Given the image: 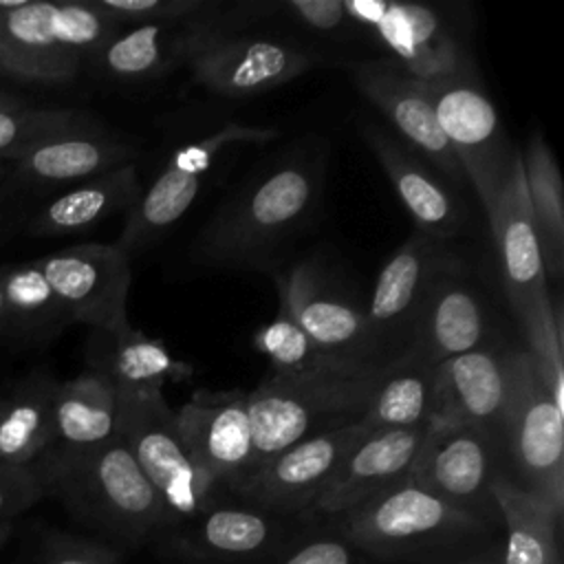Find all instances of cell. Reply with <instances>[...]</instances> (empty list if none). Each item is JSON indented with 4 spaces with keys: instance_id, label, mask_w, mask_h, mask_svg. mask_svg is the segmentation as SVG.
I'll return each instance as SVG.
<instances>
[{
    "instance_id": "1",
    "label": "cell",
    "mask_w": 564,
    "mask_h": 564,
    "mask_svg": "<svg viewBox=\"0 0 564 564\" xmlns=\"http://www.w3.org/2000/svg\"><path fill=\"white\" fill-rule=\"evenodd\" d=\"M324 156L293 150L227 196L192 242L196 264L264 269L275 249L317 209Z\"/></svg>"
},
{
    "instance_id": "2",
    "label": "cell",
    "mask_w": 564,
    "mask_h": 564,
    "mask_svg": "<svg viewBox=\"0 0 564 564\" xmlns=\"http://www.w3.org/2000/svg\"><path fill=\"white\" fill-rule=\"evenodd\" d=\"M33 467L44 498L101 533L134 542L174 522L119 434L84 452L51 447Z\"/></svg>"
},
{
    "instance_id": "3",
    "label": "cell",
    "mask_w": 564,
    "mask_h": 564,
    "mask_svg": "<svg viewBox=\"0 0 564 564\" xmlns=\"http://www.w3.org/2000/svg\"><path fill=\"white\" fill-rule=\"evenodd\" d=\"M496 242L502 289L553 401L564 410L560 311L551 304L544 262L531 220L522 154L516 150L505 183L485 209Z\"/></svg>"
},
{
    "instance_id": "4",
    "label": "cell",
    "mask_w": 564,
    "mask_h": 564,
    "mask_svg": "<svg viewBox=\"0 0 564 564\" xmlns=\"http://www.w3.org/2000/svg\"><path fill=\"white\" fill-rule=\"evenodd\" d=\"M381 372L383 366L348 359L306 372H269L249 392L251 471L308 436L357 423Z\"/></svg>"
},
{
    "instance_id": "5",
    "label": "cell",
    "mask_w": 564,
    "mask_h": 564,
    "mask_svg": "<svg viewBox=\"0 0 564 564\" xmlns=\"http://www.w3.org/2000/svg\"><path fill=\"white\" fill-rule=\"evenodd\" d=\"M119 31L93 0H24L0 20V77L62 86Z\"/></svg>"
},
{
    "instance_id": "6",
    "label": "cell",
    "mask_w": 564,
    "mask_h": 564,
    "mask_svg": "<svg viewBox=\"0 0 564 564\" xmlns=\"http://www.w3.org/2000/svg\"><path fill=\"white\" fill-rule=\"evenodd\" d=\"M516 487L564 511V410L553 401L527 348H513L511 392L498 430Z\"/></svg>"
},
{
    "instance_id": "7",
    "label": "cell",
    "mask_w": 564,
    "mask_h": 564,
    "mask_svg": "<svg viewBox=\"0 0 564 564\" xmlns=\"http://www.w3.org/2000/svg\"><path fill=\"white\" fill-rule=\"evenodd\" d=\"M137 145L101 123L48 139L9 163L0 178V240L22 229L29 214L57 192L134 163Z\"/></svg>"
},
{
    "instance_id": "8",
    "label": "cell",
    "mask_w": 564,
    "mask_h": 564,
    "mask_svg": "<svg viewBox=\"0 0 564 564\" xmlns=\"http://www.w3.org/2000/svg\"><path fill=\"white\" fill-rule=\"evenodd\" d=\"M275 137V128L227 121L178 145L152 178V183L141 189L115 245L128 258L152 247L187 214L203 187V181L227 148L245 143H269Z\"/></svg>"
},
{
    "instance_id": "9",
    "label": "cell",
    "mask_w": 564,
    "mask_h": 564,
    "mask_svg": "<svg viewBox=\"0 0 564 564\" xmlns=\"http://www.w3.org/2000/svg\"><path fill=\"white\" fill-rule=\"evenodd\" d=\"M117 434L143 476L161 496L172 520L198 518L212 507L216 487L192 463L163 390H119Z\"/></svg>"
},
{
    "instance_id": "10",
    "label": "cell",
    "mask_w": 564,
    "mask_h": 564,
    "mask_svg": "<svg viewBox=\"0 0 564 564\" xmlns=\"http://www.w3.org/2000/svg\"><path fill=\"white\" fill-rule=\"evenodd\" d=\"M346 20L368 31L403 75L438 84L471 77L467 55L449 22L432 7L381 0H344Z\"/></svg>"
},
{
    "instance_id": "11",
    "label": "cell",
    "mask_w": 564,
    "mask_h": 564,
    "mask_svg": "<svg viewBox=\"0 0 564 564\" xmlns=\"http://www.w3.org/2000/svg\"><path fill=\"white\" fill-rule=\"evenodd\" d=\"M500 441L494 432L469 423L432 421L410 467V482L443 502L482 518L498 471Z\"/></svg>"
},
{
    "instance_id": "12",
    "label": "cell",
    "mask_w": 564,
    "mask_h": 564,
    "mask_svg": "<svg viewBox=\"0 0 564 564\" xmlns=\"http://www.w3.org/2000/svg\"><path fill=\"white\" fill-rule=\"evenodd\" d=\"M33 264L66 308L73 324L117 333L130 326V258L112 242H84L46 253Z\"/></svg>"
},
{
    "instance_id": "13",
    "label": "cell",
    "mask_w": 564,
    "mask_h": 564,
    "mask_svg": "<svg viewBox=\"0 0 564 564\" xmlns=\"http://www.w3.org/2000/svg\"><path fill=\"white\" fill-rule=\"evenodd\" d=\"M438 126L471 183L482 209H487L511 167L513 152L496 106L471 77L427 84Z\"/></svg>"
},
{
    "instance_id": "14",
    "label": "cell",
    "mask_w": 564,
    "mask_h": 564,
    "mask_svg": "<svg viewBox=\"0 0 564 564\" xmlns=\"http://www.w3.org/2000/svg\"><path fill=\"white\" fill-rule=\"evenodd\" d=\"M480 520L405 478L344 513V531L357 546L375 553H399L471 533Z\"/></svg>"
},
{
    "instance_id": "15",
    "label": "cell",
    "mask_w": 564,
    "mask_h": 564,
    "mask_svg": "<svg viewBox=\"0 0 564 564\" xmlns=\"http://www.w3.org/2000/svg\"><path fill=\"white\" fill-rule=\"evenodd\" d=\"M449 251L443 240L414 231L383 262L364 311L375 364L386 366L408 352L430 280Z\"/></svg>"
},
{
    "instance_id": "16",
    "label": "cell",
    "mask_w": 564,
    "mask_h": 564,
    "mask_svg": "<svg viewBox=\"0 0 564 564\" xmlns=\"http://www.w3.org/2000/svg\"><path fill=\"white\" fill-rule=\"evenodd\" d=\"M176 427L192 463L216 489H236L251 471L249 392L196 390L176 412Z\"/></svg>"
},
{
    "instance_id": "17",
    "label": "cell",
    "mask_w": 564,
    "mask_h": 564,
    "mask_svg": "<svg viewBox=\"0 0 564 564\" xmlns=\"http://www.w3.org/2000/svg\"><path fill=\"white\" fill-rule=\"evenodd\" d=\"M489 341L494 339L485 302L467 280L465 262L449 251L430 280L408 352L438 366Z\"/></svg>"
},
{
    "instance_id": "18",
    "label": "cell",
    "mask_w": 564,
    "mask_h": 564,
    "mask_svg": "<svg viewBox=\"0 0 564 564\" xmlns=\"http://www.w3.org/2000/svg\"><path fill=\"white\" fill-rule=\"evenodd\" d=\"M368 432L346 423L308 436L256 467L236 491L269 511L311 509L341 458Z\"/></svg>"
},
{
    "instance_id": "19",
    "label": "cell",
    "mask_w": 564,
    "mask_h": 564,
    "mask_svg": "<svg viewBox=\"0 0 564 564\" xmlns=\"http://www.w3.org/2000/svg\"><path fill=\"white\" fill-rule=\"evenodd\" d=\"M192 79L212 95L247 97L306 73L313 57L295 44L271 37L218 35L185 64Z\"/></svg>"
},
{
    "instance_id": "20",
    "label": "cell",
    "mask_w": 564,
    "mask_h": 564,
    "mask_svg": "<svg viewBox=\"0 0 564 564\" xmlns=\"http://www.w3.org/2000/svg\"><path fill=\"white\" fill-rule=\"evenodd\" d=\"M280 308L330 357L375 364L366 313L330 291L315 262L302 260L275 278Z\"/></svg>"
},
{
    "instance_id": "21",
    "label": "cell",
    "mask_w": 564,
    "mask_h": 564,
    "mask_svg": "<svg viewBox=\"0 0 564 564\" xmlns=\"http://www.w3.org/2000/svg\"><path fill=\"white\" fill-rule=\"evenodd\" d=\"M350 75L357 90L388 119L401 139L423 154L449 183H465L460 163L438 126L427 84L403 75L386 59L355 64Z\"/></svg>"
},
{
    "instance_id": "22",
    "label": "cell",
    "mask_w": 564,
    "mask_h": 564,
    "mask_svg": "<svg viewBox=\"0 0 564 564\" xmlns=\"http://www.w3.org/2000/svg\"><path fill=\"white\" fill-rule=\"evenodd\" d=\"M511 357L513 348L489 341L438 364L434 368L432 421L469 423L498 436L511 392Z\"/></svg>"
},
{
    "instance_id": "23",
    "label": "cell",
    "mask_w": 564,
    "mask_h": 564,
    "mask_svg": "<svg viewBox=\"0 0 564 564\" xmlns=\"http://www.w3.org/2000/svg\"><path fill=\"white\" fill-rule=\"evenodd\" d=\"M223 35L214 18L200 13L181 20L117 31L95 55L93 64L117 82H148L187 64L196 51Z\"/></svg>"
},
{
    "instance_id": "24",
    "label": "cell",
    "mask_w": 564,
    "mask_h": 564,
    "mask_svg": "<svg viewBox=\"0 0 564 564\" xmlns=\"http://www.w3.org/2000/svg\"><path fill=\"white\" fill-rule=\"evenodd\" d=\"M423 430L370 432L341 458L311 509L326 516H344L372 496L408 478L419 452Z\"/></svg>"
},
{
    "instance_id": "25",
    "label": "cell",
    "mask_w": 564,
    "mask_h": 564,
    "mask_svg": "<svg viewBox=\"0 0 564 564\" xmlns=\"http://www.w3.org/2000/svg\"><path fill=\"white\" fill-rule=\"evenodd\" d=\"M361 134L403 207L414 218L416 231L443 242L458 236L467 220L460 198L438 176H434L414 152L383 128L364 121Z\"/></svg>"
},
{
    "instance_id": "26",
    "label": "cell",
    "mask_w": 564,
    "mask_h": 564,
    "mask_svg": "<svg viewBox=\"0 0 564 564\" xmlns=\"http://www.w3.org/2000/svg\"><path fill=\"white\" fill-rule=\"evenodd\" d=\"M139 194L137 163H126L46 198L29 214L22 234L55 238L88 231L119 212H130Z\"/></svg>"
},
{
    "instance_id": "27",
    "label": "cell",
    "mask_w": 564,
    "mask_h": 564,
    "mask_svg": "<svg viewBox=\"0 0 564 564\" xmlns=\"http://www.w3.org/2000/svg\"><path fill=\"white\" fill-rule=\"evenodd\" d=\"M88 370L106 377L123 392L163 390L170 381H185L194 368L176 357L159 341L139 328L117 333L90 330L86 344Z\"/></svg>"
},
{
    "instance_id": "28",
    "label": "cell",
    "mask_w": 564,
    "mask_h": 564,
    "mask_svg": "<svg viewBox=\"0 0 564 564\" xmlns=\"http://www.w3.org/2000/svg\"><path fill=\"white\" fill-rule=\"evenodd\" d=\"M57 379L35 368L20 377L0 403V463L31 465L55 445L53 397Z\"/></svg>"
},
{
    "instance_id": "29",
    "label": "cell",
    "mask_w": 564,
    "mask_h": 564,
    "mask_svg": "<svg viewBox=\"0 0 564 564\" xmlns=\"http://www.w3.org/2000/svg\"><path fill=\"white\" fill-rule=\"evenodd\" d=\"M119 390L106 377L86 370L59 381L53 397L55 449L84 452L117 436Z\"/></svg>"
},
{
    "instance_id": "30",
    "label": "cell",
    "mask_w": 564,
    "mask_h": 564,
    "mask_svg": "<svg viewBox=\"0 0 564 564\" xmlns=\"http://www.w3.org/2000/svg\"><path fill=\"white\" fill-rule=\"evenodd\" d=\"M434 368L412 352L386 364L357 423L368 434L427 427L434 414Z\"/></svg>"
},
{
    "instance_id": "31",
    "label": "cell",
    "mask_w": 564,
    "mask_h": 564,
    "mask_svg": "<svg viewBox=\"0 0 564 564\" xmlns=\"http://www.w3.org/2000/svg\"><path fill=\"white\" fill-rule=\"evenodd\" d=\"M0 289L7 308L4 339L20 344H48L73 324L33 260L2 264Z\"/></svg>"
},
{
    "instance_id": "32",
    "label": "cell",
    "mask_w": 564,
    "mask_h": 564,
    "mask_svg": "<svg viewBox=\"0 0 564 564\" xmlns=\"http://www.w3.org/2000/svg\"><path fill=\"white\" fill-rule=\"evenodd\" d=\"M491 500L507 529L502 564H562L560 513L516 487L505 474L494 480Z\"/></svg>"
},
{
    "instance_id": "33",
    "label": "cell",
    "mask_w": 564,
    "mask_h": 564,
    "mask_svg": "<svg viewBox=\"0 0 564 564\" xmlns=\"http://www.w3.org/2000/svg\"><path fill=\"white\" fill-rule=\"evenodd\" d=\"M524 187L546 278L560 280L564 267V189L549 143L533 134L522 154Z\"/></svg>"
},
{
    "instance_id": "34",
    "label": "cell",
    "mask_w": 564,
    "mask_h": 564,
    "mask_svg": "<svg viewBox=\"0 0 564 564\" xmlns=\"http://www.w3.org/2000/svg\"><path fill=\"white\" fill-rule=\"evenodd\" d=\"M99 121L86 112L59 106H0V161L11 163L31 148L97 126Z\"/></svg>"
},
{
    "instance_id": "35",
    "label": "cell",
    "mask_w": 564,
    "mask_h": 564,
    "mask_svg": "<svg viewBox=\"0 0 564 564\" xmlns=\"http://www.w3.org/2000/svg\"><path fill=\"white\" fill-rule=\"evenodd\" d=\"M196 520V542L218 555H249L262 549L271 538L269 518L253 509L209 507Z\"/></svg>"
},
{
    "instance_id": "36",
    "label": "cell",
    "mask_w": 564,
    "mask_h": 564,
    "mask_svg": "<svg viewBox=\"0 0 564 564\" xmlns=\"http://www.w3.org/2000/svg\"><path fill=\"white\" fill-rule=\"evenodd\" d=\"M253 341L256 348L269 359L271 372L278 375L306 372L337 361V357L319 350L315 341L297 326V322L280 306L275 317L256 333Z\"/></svg>"
},
{
    "instance_id": "37",
    "label": "cell",
    "mask_w": 564,
    "mask_h": 564,
    "mask_svg": "<svg viewBox=\"0 0 564 564\" xmlns=\"http://www.w3.org/2000/svg\"><path fill=\"white\" fill-rule=\"evenodd\" d=\"M95 7L117 26L152 24L163 20H181L200 13L205 0H93Z\"/></svg>"
},
{
    "instance_id": "38",
    "label": "cell",
    "mask_w": 564,
    "mask_h": 564,
    "mask_svg": "<svg viewBox=\"0 0 564 564\" xmlns=\"http://www.w3.org/2000/svg\"><path fill=\"white\" fill-rule=\"evenodd\" d=\"M44 498L37 471L31 465L0 463V524L13 522L15 516L31 509Z\"/></svg>"
},
{
    "instance_id": "39",
    "label": "cell",
    "mask_w": 564,
    "mask_h": 564,
    "mask_svg": "<svg viewBox=\"0 0 564 564\" xmlns=\"http://www.w3.org/2000/svg\"><path fill=\"white\" fill-rule=\"evenodd\" d=\"M117 549L70 535H51L33 564H119Z\"/></svg>"
},
{
    "instance_id": "40",
    "label": "cell",
    "mask_w": 564,
    "mask_h": 564,
    "mask_svg": "<svg viewBox=\"0 0 564 564\" xmlns=\"http://www.w3.org/2000/svg\"><path fill=\"white\" fill-rule=\"evenodd\" d=\"M280 11L319 33H335L348 22L344 0H286L280 4Z\"/></svg>"
},
{
    "instance_id": "41",
    "label": "cell",
    "mask_w": 564,
    "mask_h": 564,
    "mask_svg": "<svg viewBox=\"0 0 564 564\" xmlns=\"http://www.w3.org/2000/svg\"><path fill=\"white\" fill-rule=\"evenodd\" d=\"M352 553L339 540H317L293 551L282 564H350Z\"/></svg>"
},
{
    "instance_id": "42",
    "label": "cell",
    "mask_w": 564,
    "mask_h": 564,
    "mask_svg": "<svg viewBox=\"0 0 564 564\" xmlns=\"http://www.w3.org/2000/svg\"><path fill=\"white\" fill-rule=\"evenodd\" d=\"M18 104H24V101L18 95L0 88V106H18Z\"/></svg>"
},
{
    "instance_id": "43",
    "label": "cell",
    "mask_w": 564,
    "mask_h": 564,
    "mask_svg": "<svg viewBox=\"0 0 564 564\" xmlns=\"http://www.w3.org/2000/svg\"><path fill=\"white\" fill-rule=\"evenodd\" d=\"M22 2H24V0H0V20H2L4 15H9L11 11H15Z\"/></svg>"
},
{
    "instance_id": "44",
    "label": "cell",
    "mask_w": 564,
    "mask_h": 564,
    "mask_svg": "<svg viewBox=\"0 0 564 564\" xmlns=\"http://www.w3.org/2000/svg\"><path fill=\"white\" fill-rule=\"evenodd\" d=\"M4 330H7V308H4V297L0 289V339H4Z\"/></svg>"
},
{
    "instance_id": "45",
    "label": "cell",
    "mask_w": 564,
    "mask_h": 564,
    "mask_svg": "<svg viewBox=\"0 0 564 564\" xmlns=\"http://www.w3.org/2000/svg\"><path fill=\"white\" fill-rule=\"evenodd\" d=\"M11 533H13V522H2V524H0V549L7 544V540L11 538Z\"/></svg>"
},
{
    "instance_id": "46",
    "label": "cell",
    "mask_w": 564,
    "mask_h": 564,
    "mask_svg": "<svg viewBox=\"0 0 564 564\" xmlns=\"http://www.w3.org/2000/svg\"><path fill=\"white\" fill-rule=\"evenodd\" d=\"M7 170H9V163H4V161H0V178L7 174Z\"/></svg>"
},
{
    "instance_id": "47",
    "label": "cell",
    "mask_w": 564,
    "mask_h": 564,
    "mask_svg": "<svg viewBox=\"0 0 564 564\" xmlns=\"http://www.w3.org/2000/svg\"><path fill=\"white\" fill-rule=\"evenodd\" d=\"M463 564H487V562H463Z\"/></svg>"
},
{
    "instance_id": "48",
    "label": "cell",
    "mask_w": 564,
    "mask_h": 564,
    "mask_svg": "<svg viewBox=\"0 0 564 564\" xmlns=\"http://www.w3.org/2000/svg\"><path fill=\"white\" fill-rule=\"evenodd\" d=\"M2 394H4V392H0V403H2Z\"/></svg>"
}]
</instances>
